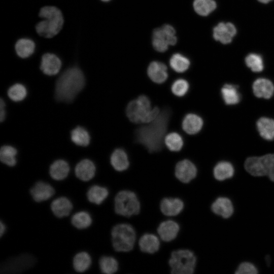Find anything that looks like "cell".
<instances>
[{
	"label": "cell",
	"instance_id": "21",
	"mask_svg": "<svg viewBox=\"0 0 274 274\" xmlns=\"http://www.w3.org/2000/svg\"><path fill=\"white\" fill-rule=\"evenodd\" d=\"M50 208L56 217L61 218L69 215L73 209V204L68 198L61 196L53 200Z\"/></svg>",
	"mask_w": 274,
	"mask_h": 274
},
{
	"label": "cell",
	"instance_id": "26",
	"mask_svg": "<svg viewBox=\"0 0 274 274\" xmlns=\"http://www.w3.org/2000/svg\"><path fill=\"white\" fill-rule=\"evenodd\" d=\"M256 125L260 135L263 139L268 141L274 139V120L261 117L257 121Z\"/></svg>",
	"mask_w": 274,
	"mask_h": 274
},
{
	"label": "cell",
	"instance_id": "41",
	"mask_svg": "<svg viewBox=\"0 0 274 274\" xmlns=\"http://www.w3.org/2000/svg\"><path fill=\"white\" fill-rule=\"evenodd\" d=\"M189 88V83L184 79H178L171 85L172 92L178 97H182L185 95L188 92Z\"/></svg>",
	"mask_w": 274,
	"mask_h": 274
},
{
	"label": "cell",
	"instance_id": "7",
	"mask_svg": "<svg viewBox=\"0 0 274 274\" xmlns=\"http://www.w3.org/2000/svg\"><path fill=\"white\" fill-rule=\"evenodd\" d=\"M246 170L255 177L267 176L274 182V154L250 157L245 162Z\"/></svg>",
	"mask_w": 274,
	"mask_h": 274
},
{
	"label": "cell",
	"instance_id": "40",
	"mask_svg": "<svg viewBox=\"0 0 274 274\" xmlns=\"http://www.w3.org/2000/svg\"><path fill=\"white\" fill-rule=\"evenodd\" d=\"M27 94L25 87L21 84L17 83L8 89V95L10 98L15 101H19L24 99Z\"/></svg>",
	"mask_w": 274,
	"mask_h": 274
},
{
	"label": "cell",
	"instance_id": "11",
	"mask_svg": "<svg viewBox=\"0 0 274 274\" xmlns=\"http://www.w3.org/2000/svg\"><path fill=\"white\" fill-rule=\"evenodd\" d=\"M175 173L179 181L184 183H188L196 177L197 168L190 160L183 159L176 164Z\"/></svg>",
	"mask_w": 274,
	"mask_h": 274
},
{
	"label": "cell",
	"instance_id": "36",
	"mask_svg": "<svg viewBox=\"0 0 274 274\" xmlns=\"http://www.w3.org/2000/svg\"><path fill=\"white\" fill-rule=\"evenodd\" d=\"M71 140L76 145L87 146L90 143V136L88 131L81 126H77L71 131Z\"/></svg>",
	"mask_w": 274,
	"mask_h": 274
},
{
	"label": "cell",
	"instance_id": "28",
	"mask_svg": "<svg viewBox=\"0 0 274 274\" xmlns=\"http://www.w3.org/2000/svg\"><path fill=\"white\" fill-rule=\"evenodd\" d=\"M108 195L109 191L107 188L97 185L91 186L86 193L88 201L96 204H101Z\"/></svg>",
	"mask_w": 274,
	"mask_h": 274
},
{
	"label": "cell",
	"instance_id": "39",
	"mask_svg": "<svg viewBox=\"0 0 274 274\" xmlns=\"http://www.w3.org/2000/svg\"><path fill=\"white\" fill-rule=\"evenodd\" d=\"M245 62L248 67L254 72H261L264 68L261 56L256 53H251L247 56Z\"/></svg>",
	"mask_w": 274,
	"mask_h": 274
},
{
	"label": "cell",
	"instance_id": "9",
	"mask_svg": "<svg viewBox=\"0 0 274 274\" xmlns=\"http://www.w3.org/2000/svg\"><path fill=\"white\" fill-rule=\"evenodd\" d=\"M177 42L175 28L169 24H164L155 28L152 33L153 48L159 52L166 51L169 46L175 45Z\"/></svg>",
	"mask_w": 274,
	"mask_h": 274
},
{
	"label": "cell",
	"instance_id": "38",
	"mask_svg": "<svg viewBox=\"0 0 274 274\" xmlns=\"http://www.w3.org/2000/svg\"><path fill=\"white\" fill-rule=\"evenodd\" d=\"M99 266L102 273L113 274L117 271L118 263L115 258L112 256H104L99 259Z\"/></svg>",
	"mask_w": 274,
	"mask_h": 274
},
{
	"label": "cell",
	"instance_id": "15",
	"mask_svg": "<svg viewBox=\"0 0 274 274\" xmlns=\"http://www.w3.org/2000/svg\"><path fill=\"white\" fill-rule=\"evenodd\" d=\"M61 62L55 54L46 53L42 57L40 68L46 75L52 76L56 75L60 71Z\"/></svg>",
	"mask_w": 274,
	"mask_h": 274
},
{
	"label": "cell",
	"instance_id": "12",
	"mask_svg": "<svg viewBox=\"0 0 274 274\" xmlns=\"http://www.w3.org/2000/svg\"><path fill=\"white\" fill-rule=\"evenodd\" d=\"M236 32V28L232 23L220 22L213 28V37L215 40L226 44L231 42Z\"/></svg>",
	"mask_w": 274,
	"mask_h": 274
},
{
	"label": "cell",
	"instance_id": "32",
	"mask_svg": "<svg viewBox=\"0 0 274 274\" xmlns=\"http://www.w3.org/2000/svg\"><path fill=\"white\" fill-rule=\"evenodd\" d=\"M169 65L174 71L181 73L186 72L189 68L190 61L185 56L180 53H175L169 59Z\"/></svg>",
	"mask_w": 274,
	"mask_h": 274
},
{
	"label": "cell",
	"instance_id": "23",
	"mask_svg": "<svg viewBox=\"0 0 274 274\" xmlns=\"http://www.w3.org/2000/svg\"><path fill=\"white\" fill-rule=\"evenodd\" d=\"M110 162L113 167L117 171L126 170L129 166L128 156L122 149H115L110 157Z\"/></svg>",
	"mask_w": 274,
	"mask_h": 274
},
{
	"label": "cell",
	"instance_id": "30",
	"mask_svg": "<svg viewBox=\"0 0 274 274\" xmlns=\"http://www.w3.org/2000/svg\"><path fill=\"white\" fill-rule=\"evenodd\" d=\"M221 93L224 102L228 105L238 104L241 99V95L237 87L232 84L224 85L221 89Z\"/></svg>",
	"mask_w": 274,
	"mask_h": 274
},
{
	"label": "cell",
	"instance_id": "17",
	"mask_svg": "<svg viewBox=\"0 0 274 274\" xmlns=\"http://www.w3.org/2000/svg\"><path fill=\"white\" fill-rule=\"evenodd\" d=\"M203 124V120L200 116L194 113H189L183 118L182 127L186 133L193 135L200 131Z\"/></svg>",
	"mask_w": 274,
	"mask_h": 274
},
{
	"label": "cell",
	"instance_id": "2",
	"mask_svg": "<svg viewBox=\"0 0 274 274\" xmlns=\"http://www.w3.org/2000/svg\"><path fill=\"white\" fill-rule=\"evenodd\" d=\"M85 79L82 71L78 67L68 68L58 79L55 89L57 100L72 101L84 88Z\"/></svg>",
	"mask_w": 274,
	"mask_h": 274
},
{
	"label": "cell",
	"instance_id": "44",
	"mask_svg": "<svg viewBox=\"0 0 274 274\" xmlns=\"http://www.w3.org/2000/svg\"><path fill=\"white\" fill-rule=\"evenodd\" d=\"M6 228V225L2 221L0 222V236L2 237L5 232Z\"/></svg>",
	"mask_w": 274,
	"mask_h": 274
},
{
	"label": "cell",
	"instance_id": "34",
	"mask_svg": "<svg viewBox=\"0 0 274 274\" xmlns=\"http://www.w3.org/2000/svg\"><path fill=\"white\" fill-rule=\"evenodd\" d=\"M92 222L90 215L86 211H80L73 215L71 223L76 228L83 229L90 226Z\"/></svg>",
	"mask_w": 274,
	"mask_h": 274
},
{
	"label": "cell",
	"instance_id": "45",
	"mask_svg": "<svg viewBox=\"0 0 274 274\" xmlns=\"http://www.w3.org/2000/svg\"><path fill=\"white\" fill-rule=\"evenodd\" d=\"M260 2L262 3H268L272 0H258Z\"/></svg>",
	"mask_w": 274,
	"mask_h": 274
},
{
	"label": "cell",
	"instance_id": "31",
	"mask_svg": "<svg viewBox=\"0 0 274 274\" xmlns=\"http://www.w3.org/2000/svg\"><path fill=\"white\" fill-rule=\"evenodd\" d=\"M91 264V257L86 252H79L73 258V265L74 269L77 272H85L89 269Z\"/></svg>",
	"mask_w": 274,
	"mask_h": 274
},
{
	"label": "cell",
	"instance_id": "22",
	"mask_svg": "<svg viewBox=\"0 0 274 274\" xmlns=\"http://www.w3.org/2000/svg\"><path fill=\"white\" fill-rule=\"evenodd\" d=\"M212 211L223 218H229L233 213V207L231 200L225 197L217 198L212 203Z\"/></svg>",
	"mask_w": 274,
	"mask_h": 274
},
{
	"label": "cell",
	"instance_id": "18",
	"mask_svg": "<svg viewBox=\"0 0 274 274\" xmlns=\"http://www.w3.org/2000/svg\"><path fill=\"white\" fill-rule=\"evenodd\" d=\"M160 208L164 215L175 216L182 211L184 203L178 198H164L160 202Z\"/></svg>",
	"mask_w": 274,
	"mask_h": 274
},
{
	"label": "cell",
	"instance_id": "19",
	"mask_svg": "<svg viewBox=\"0 0 274 274\" xmlns=\"http://www.w3.org/2000/svg\"><path fill=\"white\" fill-rule=\"evenodd\" d=\"M180 230L179 224L172 220H166L159 225L157 232L160 238L165 242H170L177 236Z\"/></svg>",
	"mask_w": 274,
	"mask_h": 274
},
{
	"label": "cell",
	"instance_id": "35",
	"mask_svg": "<svg viewBox=\"0 0 274 274\" xmlns=\"http://www.w3.org/2000/svg\"><path fill=\"white\" fill-rule=\"evenodd\" d=\"M216 6L214 0H194L193 3L196 13L202 16L211 13L216 9Z\"/></svg>",
	"mask_w": 274,
	"mask_h": 274
},
{
	"label": "cell",
	"instance_id": "8",
	"mask_svg": "<svg viewBox=\"0 0 274 274\" xmlns=\"http://www.w3.org/2000/svg\"><path fill=\"white\" fill-rule=\"evenodd\" d=\"M114 209L116 214L129 217L139 213L140 203L134 192L129 190H122L115 196Z\"/></svg>",
	"mask_w": 274,
	"mask_h": 274
},
{
	"label": "cell",
	"instance_id": "42",
	"mask_svg": "<svg viewBox=\"0 0 274 274\" xmlns=\"http://www.w3.org/2000/svg\"><path fill=\"white\" fill-rule=\"evenodd\" d=\"M258 270L252 263L244 262L239 264L235 272L236 274H256Z\"/></svg>",
	"mask_w": 274,
	"mask_h": 274
},
{
	"label": "cell",
	"instance_id": "24",
	"mask_svg": "<svg viewBox=\"0 0 274 274\" xmlns=\"http://www.w3.org/2000/svg\"><path fill=\"white\" fill-rule=\"evenodd\" d=\"M70 172L68 163L63 160H55L51 164L49 168L51 177L56 181H61L67 177Z\"/></svg>",
	"mask_w": 274,
	"mask_h": 274
},
{
	"label": "cell",
	"instance_id": "10",
	"mask_svg": "<svg viewBox=\"0 0 274 274\" xmlns=\"http://www.w3.org/2000/svg\"><path fill=\"white\" fill-rule=\"evenodd\" d=\"M36 259L29 254H22L8 259L1 266V273H19L31 268Z\"/></svg>",
	"mask_w": 274,
	"mask_h": 274
},
{
	"label": "cell",
	"instance_id": "46",
	"mask_svg": "<svg viewBox=\"0 0 274 274\" xmlns=\"http://www.w3.org/2000/svg\"><path fill=\"white\" fill-rule=\"evenodd\" d=\"M101 1L106 2H109V1H111V0H101Z\"/></svg>",
	"mask_w": 274,
	"mask_h": 274
},
{
	"label": "cell",
	"instance_id": "43",
	"mask_svg": "<svg viewBox=\"0 0 274 274\" xmlns=\"http://www.w3.org/2000/svg\"><path fill=\"white\" fill-rule=\"evenodd\" d=\"M5 104L4 101L2 98L1 99L0 101V120L1 122H3L6 116V111L5 110Z\"/></svg>",
	"mask_w": 274,
	"mask_h": 274
},
{
	"label": "cell",
	"instance_id": "1",
	"mask_svg": "<svg viewBox=\"0 0 274 274\" xmlns=\"http://www.w3.org/2000/svg\"><path fill=\"white\" fill-rule=\"evenodd\" d=\"M170 116V109L164 108L155 120L136 129L134 133L135 140L149 152L161 150Z\"/></svg>",
	"mask_w": 274,
	"mask_h": 274
},
{
	"label": "cell",
	"instance_id": "6",
	"mask_svg": "<svg viewBox=\"0 0 274 274\" xmlns=\"http://www.w3.org/2000/svg\"><path fill=\"white\" fill-rule=\"evenodd\" d=\"M171 273L192 274L196 263V257L190 250L181 249L173 251L168 261Z\"/></svg>",
	"mask_w": 274,
	"mask_h": 274
},
{
	"label": "cell",
	"instance_id": "29",
	"mask_svg": "<svg viewBox=\"0 0 274 274\" xmlns=\"http://www.w3.org/2000/svg\"><path fill=\"white\" fill-rule=\"evenodd\" d=\"M35 47L33 41L26 38L19 39L15 46L17 54L22 58L31 56L35 51Z\"/></svg>",
	"mask_w": 274,
	"mask_h": 274
},
{
	"label": "cell",
	"instance_id": "25",
	"mask_svg": "<svg viewBox=\"0 0 274 274\" xmlns=\"http://www.w3.org/2000/svg\"><path fill=\"white\" fill-rule=\"evenodd\" d=\"M141 250L145 253L153 254L156 252L159 248L160 242L158 237L151 233L144 234L139 240Z\"/></svg>",
	"mask_w": 274,
	"mask_h": 274
},
{
	"label": "cell",
	"instance_id": "33",
	"mask_svg": "<svg viewBox=\"0 0 274 274\" xmlns=\"http://www.w3.org/2000/svg\"><path fill=\"white\" fill-rule=\"evenodd\" d=\"M164 143L167 149L172 152H179L183 148L184 141L182 136L176 132H172L165 136Z\"/></svg>",
	"mask_w": 274,
	"mask_h": 274
},
{
	"label": "cell",
	"instance_id": "4",
	"mask_svg": "<svg viewBox=\"0 0 274 274\" xmlns=\"http://www.w3.org/2000/svg\"><path fill=\"white\" fill-rule=\"evenodd\" d=\"M39 16L44 20L39 22L36 28L38 33L45 38H50L56 35L63 24V18L59 9L54 6L41 8Z\"/></svg>",
	"mask_w": 274,
	"mask_h": 274
},
{
	"label": "cell",
	"instance_id": "13",
	"mask_svg": "<svg viewBox=\"0 0 274 274\" xmlns=\"http://www.w3.org/2000/svg\"><path fill=\"white\" fill-rule=\"evenodd\" d=\"M55 193L54 188L49 184L38 181L30 189V194L33 199L38 202L46 201Z\"/></svg>",
	"mask_w": 274,
	"mask_h": 274
},
{
	"label": "cell",
	"instance_id": "20",
	"mask_svg": "<svg viewBox=\"0 0 274 274\" xmlns=\"http://www.w3.org/2000/svg\"><path fill=\"white\" fill-rule=\"evenodd\" d=\"M253 91L256 97L268 99L273 95L274 86L270 80L265 78H259L253 83Z\"/></svg>",
	"mask_w": 274,
	"mask_h": 274
},
{
	"label": "cell",
	"instance_id": "27",
	"mask_svg": "<svg viewBox=\"0 0 274 274\" xmlns=\"http://www.w3.org/2000/svg\"><path fill=\"white\" fill-rule=\"evenodd\" d=\"M234 173V169L232 164L225 161L218 162L213 169L214 176L218 181H224L231 178Z\"/></svg>",
	"mask_w": 274,
	"mask_h": 274
},
{
	"label": "cell",
	"instance_id": "14",
	"mask_svg": "<svg viewBox=\"0 0 274 274\" xmlns=\"http://www.w3.org/2000/svg\"><path fill=\"white\" fill-rule=\"evenodd\" d=\"M147 75L154 83L162 84L165 82L168 78L167 67L161 62L152 61L148 66Z\"/></svg>",
	"mask_w": 274,
	"mask_h": 274
},
{
	"label": "cell",
	"instance_id": "37",
	"mask_svg": "<svg viewBox=\"0 0 274 274\" xmlns=\"http://www.w3.org/2000/svg\"><path fill=\"white\" fill-rule=\"evenodd\" d=\"M17 150L11 146H3L0 150V160L2 162L9 166L16 165Z\"/></svg>",
	"mask_w": 274,
	"mask_h": 274
},
{
	"label": "cell",
	"instance_id": "3",
	"mask_svg": "<svg viewBox=\"0 0 274 274\" xmlns=\"http://www.w3.org/2000/svg\"><path fill=\"white\" fill-rule=\"evenodd\" d=\"M157 107L152 108L150 99L144 94L131 100L126 108V115L132 123H149L155 120L160 113Z\"/></svg>",
	"mask_w": 274,
	"mask_h": 274
},
{
	"label": "cell",
	"instance_id": "5",
	"mask_svg": "<svg viewBox=\"0 0 274 274\" xmlns=\"http://www.w3.org/2000/svg\"><path fill=\"white\" fill-rule=\"evenodd\" d=\"M113 247L117 252H129L133 247L136 239V234L133 227L128 224H119L111 231Z\"/></svg>",
	"mask_w": 274,
	"mask_h": 274
},
{
	"label": "cell",
	"instance_id": "16",
	"mask_svg": "<svg viewBox=\"0 0 274 274\" xmlns=\"http://www.w3.org/2000/svg\"><path fill=\"white\" fill-rule=\"evenodd\" d=\"M96 167L89 159H83L77 163L75 168L76 176L82 181H88L94 176Z\"/></svg>",
	"mask_w": 274,
	"mask_h": 274
}]
</instances>
